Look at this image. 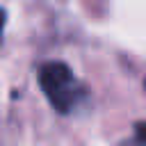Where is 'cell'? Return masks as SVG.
Wrapping results in <instances>:
<instances>
[{
	"label": "cell",
	"instance_id": "6da1fadb",
	"mask_svg": "<svg viewBox=\"0 0 146 146\" xmlns=\"http://www.w3.org/2000/svg\"><path fill=\"white\" fill-rule=\"evenodd\" d=\"M39 84H41V91L46 94L48 103L52 105V110L59 114L73 112L87 94L84 87L75 80L73 71L64 62L43 64L39 68Z\"/></svg>",
	"mask_w": 146,
	"mask_h": 146
},
{
	"label": "cell",
	"instance_id": "7a4b0ae2",
	"mask_svg": "<svg viewBox=\"0 0 146 146\" xmlns=\"http://www.w3.org/2000/svg\"><path fill=\"white\" fill-rule=\"evenodd\" d=\"M5 21H7V14H5V9L0 7V34H2V27H5Z\"/></svg>",
	"mask_w": 146,
	"mask_h": 146
}]
</instances>
